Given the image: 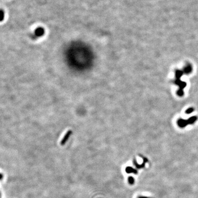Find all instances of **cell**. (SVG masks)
I'll return each instance as SVG.
<instances>
[{
    "instance_id": "ba28073f",
    "label": "cell",
    "mask_w": 198,
    "mask_h": 198,
    "mask_svg": "<svg viewBox=\"0 0 198 198\" xmlns=\"http://www.w3.org/2000/svg\"><path fill=\"white\" fill-rule=\"evenodd\" d=\"M138 198H149V197H140Z\"/></svg>"
},
{
    "instance_id": "6da1fadb",
    "label": "cell",
    "mask_w": 198,
    "mask_h": 198,
    "mask_svg": "<svg viewBox=\"0 0 198 198\" xmlns=\"http://www.w3.org/2000/svg\"><path fill=\"white\" fill-rule=\"evenodd\" d=\"M196 120H197V117H191L190 118L187 120V121L181 119H179L178 121V126L180 127L183 128V127H186V126H187L189 124L194 123V122L196 121Z\"/></svg>"
},
{
    "instance_id": "277c9868",
    "label": "cell",
    "mask_w": 198,
    "mask_h": 198,
    "mask_svg": "<svg viewBox=\"0 0 198 198\" xmlns=\"http://www.w3.org/2000/svg\"><path fill=\"white\" fill-rule=\"evenodd\" d=\"M184 70H185V72L186 73H189L191 72V70H192V67H191L190 66H188L185 69H184Z\"/></svg>"
},
{
    "instance_id": "8992f818",
    "label": "cell",
    "mask_w": 198,
    "mask_h": 198,
    "mask_svg": "<svg viewBox=\"0 0 198 198\" xmlns=\"http://www.w3.org/2000/svg\"><path fill=\"white\" fill-rule=\"evenodd\" d=\"M128 182L130 184H133L134 183V179L132 177H129L128 178Z\"/></svg>"
},
{
    "instance_id": "3957f363",
    "label": "cell",
    "mask_w": 198,
    "mask_h": 198,
    "mask_svg": "<svg viewBox=\"0 0 198 198\" xmlns=\"http://www.w3.org/2000/svg\"><path fill=\"white\" fill-rule=\"evenodd\" d=\"M126 171L127 173H134V174H137L138 172L135 169L131 167H127L126 168Z\"/></svg>"
},
{
    "instance_id": "52a82bcc",
    "label": "cell",
    "mask_w": 198,
    "mask_h": 198,
    "mask_svg": "<svg viewBox=\"0 0 198 198\" xmlns=\"http://www.w3.org/2000/svg\"><path fill=\"white\" fill-rule=\"evenodd\" d=\"M193 111V108H189L186 111V113H190L191 112H192Z\"/></svg>"
},
{
    "instance_id": "7a4b0ae2",
    "label": "cell",
    "mask_w": 198,
    "mask_h": 198,
    "mask_svg": "<svg viewBox=\"0 0 198 198\" xmlns=\"http://www.w3.org/2000/svg\"><path fill=\"white\" fill-rule=\"evenodd\" d=\"M72 131L71 130H68V132L66 133V134L64 135L63 139H62V140L61 141V145H64V144L66 143V142L67 141L68 139L70 138V135H72Z\"/></svg>"
},
{
    "instance_id": "5b68a950",
    "label": "cell",
    "mask_w": 198,
    "mask_h": 198,
    "mask_svg": "<svg viewBox=\"0 0 198 198\" xmlns=\"http://www.w3.org/2000/svg\"><path fill=\"white\" fill-rule=\"evenodd\" d=\"M183 74V73H182V71L181 70H177L176 72V77L178 79H179V78L180 77H181V75Z\"/></svg>"
}]
</instances>
